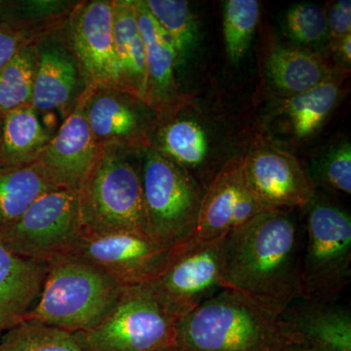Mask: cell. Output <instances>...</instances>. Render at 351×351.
Returning <instances> with one entry per match:
<instances>
[{
	"mask_svg": "<svg viewBox=\"0 0 351 351\" xmlns=\"http://www.w3.org/2000/svg\"><path fill=\"white\" fill-rule=\"evenodd\" d=\"M260 8L257 0H228L223 4V39L230 63L239 64L248 52L260 19Z\"/></svg>",
	"mask_w": 351,
	"mask_h": 351,
	"instance_id": "obj_28",
	"label": "cell"
},
{
	"mask_svg": "<svg viewBox=\"0 0 351 351\" xmlns=\"http://www.w3.org/2000/svg\"><path fill=\"white\" fill-rule=\"evenodd\" d=\"M343 82L339 76L306 93L277 100L269 117L271 131L293 143L313 138L341 101Z\"/></svg>",
	"mask_w": 351,
	"mask_h": 351,
	"instance_id": "obj_20",
	"label": "cell"
},
{
	"mask_svg": "<svg viewBox=\"0 0 351 351\" xmlns=\"http://www.w3.org/2000/svg\"><path fill=\"white\" fill-rule=\"evenodd\" d=\"M223 239L212 242L184 240L173 247L162 271L147 282L161 306L176 319L226 288L223 274Z\"/></svg>",
	"mask_w": 351,
	"mask_h": 351,
	"instance_id": "obj_9",
	"label": "cell"
},
{
	"mask_svg": "<svg viewBox=\"0 0 351 351\" xmlns=\"http://www.w3.org/2000/svg\"><path fill=\"white\" fill-rule=\"evenodd\" d=\"M316 189L350 195L351 193V145L348 140L339 142L314 159L306 169Z\"/></svg>",
	"mask_w": 351,
	"mask_h": 351,
	"instance_id": "obj_31",
	"label": "cell"
},
{
	"mask_svg": "<svg viewBox=\"0 0 351 351\" xmlns=\"http://www.w3.org/2000/svg\"><path fill=\"white\" fill-rule=\"evenodd\" d=\"M140 154L114 145L100 147L77 191L86 234L137 232L149 237L140 163L134 161Z\"/></svg>",
	"mask_w": 351,
	"mask_h": 351,
	"instance_id": "obj_3",
	"label": "cell"
},
{
	"mask_svg": "<svg viewBox=\"0 0 351 351\" xmlns=\"http://www.w3.org/2000/svg\"><path fill=\"white\" fill-rule=\"evenodd\" d=\"M123 287L71 254L60 256L50 261L43 293L25 321L71 334L86 331L107 315Z\"/></svg>",
	"mask_w": 351,
	"mask_h": 351,
	"instance_id": "obj_4",
	"label": "cell"
},
{
	"mask_svg": "<svg viewBox=\"0 0 351 351\" xmlns=\"http://www.w3.org/2000/svg\"><path fill=\"white\" fill-rule=\"evenodd\" d=\"M324 9L329 31V43L351 34L350 0L328 2Z\"/></svg>",
	"mask_w": 351,
	"mask_h": 351,
	"instance_id": "obj_32",
	"label": "cell"
},
{
	"mask_svg": "<svg viewBox=\"0 0 351 351\" xmlns=\"http://www.w3.org/2000/svg\"><path fill=\"white\" fill-rule=\"evenodd\" d=\"M348 73L332 66L320 52L294 45L274 48L265 62L267 82L281 98L306 93Z\"/></svg>",
	"mask_w": 351,
	"mask_h": 351,
	"instance_id": "obj_21",
	"label": "cell"
},
{
	"mask_svg": "<svg viewBox=\"0 0 351 351\" xmlns=\"http://www.w3.org/2000/svg\"><path fill=\"white\" fill-rule=\"evenodd\" d=\"M138 25L145 46L147 85L144 103L156 117L157 126L175 119L191 104L176 80L177 52L165 31L152 17L144 0H135Z\"/></svg>",
	"mask_w": 351,
	"mask_h": 351,
	"instance_id": "obj_15",
	"label": "cell"
},
{
	"mask_svg": "<svg viewBox=\"0 0 351 351\" xmlns=\"http://www.w3.org/2000/svg\"><path fill=\"white\" fill-rule=\"evenodd\" d=\"M302 230L293 210H265L221 241L226 287L280 314L302 298Z\"/></svg>",
	"mask_w": 351,
	"mask_h": 351,
	"instance_id": "obj_1",
	"label": "cell"
},
{
	"mask_svg": "<svg viewBox=\"0 0 351 351\" xmlns=\"http://www.w3.org/2000/svg\"><path fill=\"white\" fill-rule=\"evenodd\" d=\"M160 351H177L175 350L174 348H165V350H160Z\"/></svg>",
	"mask_w": 351,
	"mask_h": 351,
	"instance_id": "obj_37",
	"label": "cell"
},
{
	"mask_svg": "<svg viewBox=\"0 0 351 351\" xmlns=\"http://www.w3.org/2000/svg\"><path fill=\"white\" fill-rule=\"evenodd\" d=\"M176 322L143 283L124 286L98 324L73 335L83 351H160L172 348Z\"/></svg>",
	"mask_w": 351,
	"mask_h": 351,
	"instance_id": "obj_7",
	"label": "cell"
},
{
	"mask_svg": "<svg viewBox=\"0 0 351 351\" xmlns=\"http://www.w3.org/2000/svg\"><path fill=\"white\" fill-rule=\"evenodd\" d=\"M294 343L315 351H351V311L338 300L300 299L280 313Z\"/></svg>",
	"mask_w": 351,
	"mask_h": 351,
	"instance_id": "obj_18",
	"label": "cell"
},
{
	"mask_svg": "<svg viewBox=\"0 0 351 351\" xmlns=\"http://www.w3.org/2000/svg\"><path fill=\"white\" fill-rule=\"evenodd\" d=\"M294 343L280 314L248 295L223 289L177 320V351H281Z\"/></svg>",
	"mask_w": 351,
	"mask_h": 351,
	"instance_id": "obj_2",
	"label": "cell"
},
{
	"mask_svg": "<svg viewBox=\"0 0 351 351\" xmlns=\"http://www.w3.org/2000/svg\"><path fill=\"white\" fill-rule=\"evenodd\" d=\"M55 133L32 106L2 115L0 166H22L38 161Z\"/></svg>",
	"mask_w": 351,
	"mask_h": 351,
	"instance_id": "obj_23",
	"label": "cell"
},
{
	"mask_svg": "<svg viewBox=\"0 0 351 351\" xmlns=\"http://www.w3.org/2000/svg\"><path fill=\"white\" fill-rule=\"evenodd\" d=\"M243 158L247 184L263 210L304 208L317 193L299 159L271 138L258 136Z\"/></svg>",
	"mask_w": 351,
	"mask_h": 351,
	"instance_id": "obj_10",
	"label": "cell"
},
{
	"mask_svg": "<svg viewBox=\"0 0 351 351\" xmlns=\"http://www.w3.org/2000/svg\"><path fill=\"white\" fill-rule=\"evenodd\" d=\"M49 263L22 257L0 242V337L24 322L38 304Z\"/></svg>",
	"mask_w": 351,
	"mask_h": 351,
	"instance_id": "obj_19",
	"label": "cell"
},
{
	"mask_svg": "<svg viewBox=\"0 0 351 351\" xmlns=\"http://www.w3.org/2000/svg\"><path fill=\"white\" fill-rule=\"evenodd\" d=\"M281 351H315L309 350L306 346L298 345V343H290V345L286 346Z\"/></svg>",
	"mask_w": 351,
	"mask_h": 351,
	"instance_id": "obj_35",
	"label": "cell"
},
{
	"mask_svg": "<svg viewBox=\"0 0 351 351\" xmlns=\"http://www.w3.org/2000/svg\"><path fill=\"white\" fill-rule=\"evenodd\" d=\"M112 13L113 41L122 90L144 101L147 85L145 46L135 0H112Z\"/></svg>",
	"mask_w": 351,
	"mask_h": 351,
	"instance_id": "obj_22",
	"label": "cell"
},
{
	"mask_svg": "<svg viewBox=\"0 0 351 351\" xmlns=\"http://www.w3.org/2000/svg\"><path fill=\"white\" fill-rule=\"evenodd\" d=\"M40 38L29 32L0 27V71L21 48Z\"/></svg>",
	"mask_w": 351,
	"mask_h": 351,
	"instance_id": "obj_33",
	"label": "cell"
},
{
	"mask_svg": "<svg viewBox=\"0 0 351 351\" xmlns=\"http://www.w3.org/2000/svg\"><path fill=\"white\" fill-rule=\"evenodd\" d=\"M2 117H0V137H1Z\"/></svg>",
	"mask_w": 351,
	"mask_h": 351,
	"instance_id": "obj_38",
	"label": "cell"
},
{
	"mask_svg": "<svg viewBox=\"0 0 351 351\" xmlns=\"http://www.w3.org/2000/svg\"><path fill=\"white\" fill-rule=\"evenodd\" d=\"M284 27L286 36L297 47L319 52L320 47L329 44L326 12L318 4L306 2L291 7Z\"/></svg>",
	"mask_w": 351,
	"mask_h": 351,
	"instance_id": "obj_30",
	"label": "cell"
},
{
	"mask_svg": "<svg viewBox=\"0 0 351 351\" xmlns=\"http://www.w3.org/2000/svg\"><path fill=\"white\" fill-rule=\"evenodd\" d=\"M58 189L46 177L38 161L22 166H0V237L18 221L32 202Z\"/></svg>",
	"mask_w": 351,
	"mask_h": 351,
	"instance_id": "obj_24",
	"label": "cell"
},
{
	"mask_svg": "<svg viewBox=\"0 0 351 351\" xmlns=\"http://www.w3.org/2000/svg\"><path fill=\"white\" fill-rule=\"evenodd\" d=\"M36 43L21 48L0 71V117L32 106L38 64Z\"/></svg>",
	"mask_w": 351,
	"mask_h": 351,
	"instance_id": "obj_26",
	"label": "cell"
},
{
	"mask_svg": "<svg viewBox=\"0 0 351 351\" xmlns=\"http://www.w3.org/2000/svg\"><path fill=\"white\" fill-rule=\"evenodd\" d=\"M38 64L32 107L38 112L57 110L64 119L75 110L87 84L69 48L63 27L38 39Z\"/></svg>",
	"mask_w": 351,
	"mask_h": 351,
	"instance_id": "obj_16",
	"label": "cell"
},
{
	"mask_svg": "<svg viewBox=\"0 0 351 351\" xmlns=\"http://www.w3.org/2000/svg\"><path fill=\"white\" fill-rule=\"evenodd\" d=\"M152 147L193 175L206 162L209 142L197 121L179 117L156 127Z\"/></svg>",
	"mask_w": 351,
	"mask_h": 351,
	"instance_id": "obj_25",
	"label": "cell"
},
{
	"mask_svg": "<svg viewBox=\"0 0 351 351\" xmlns=\"http://www.w3.org/2000/svg\"><path fill=\"white\" fill-rule=\"evenodd\" d=\"M4 3L5 1H0V27H2V13H3Z\"/></svg>",
	"mask_w": 351,
	"mask_h": 351,
	"instance_id": "obj_36",
	"label": "cell"
},
{
	"mask_svg": "<svg viewBox=\"0 0 351 351\" xmlns=\"http://www.w3.org/2000/svg\"><path fill=\"white\" fill-rule=\"evenodd\" d=\"M172 249L142 233H85L69 254L122 286H131L156 278L167 265Z\"/></svg>",
	"mask_w": 351,
	"mask_h": 351,
	"instance_id": "obj_11",
	"label": "cell"
},
{
	"mask_svg": "<svg viewBox=\"0 0 351 351\" xmlns=\"http://www.w3.org/2000/svg\"><path fill=\"white\" fill-rule=\"evenodd\" d=\"M140 172L149 237L173 248L195 230L204 188L154 147L141 154Z\"/></svg>",
	"mask_w": 351,
	"mask_h": 351,
	"instance_id": "obj_6",
	"label": "cell"
},
{
	"mask_svg": "<svg viewBox=\"0 0 351 351\" xmlns=\"http://www.w3.org/2000/svg\"><path fill=\"white\" fill-rule=\"evenodd\" d=\"M302 228V298L338 300L351 280V216L316 193Z\"/></svg>",
	"mask_w": 351,
	"mask_h": 351,
	"instance_id": "obj_5",
	"label": "cell"
},
{
	"mask_svg": "<svg viewBox=\"0 0 351 351\" xmlns=\"http://www.w3.org/2000/svg\"><path fill=\"white\" fill-rule=\"evenodd\" d=\"M99 154L100 147L88 124L80 98L38 161L56 188L77 193Z\"/></svg>",
	"mask_w": 351,
	"mask_h": 351,
	"instance_id": "obj_17",
	"label": "cell"
},
{
	"mask_svg": "<svg viewBox=\"0 0 351 351\" xmlns=\"http://www.w3.org/2000/svg\"><path fill=\"white\" fill-rule=\"evenodd\" d=\"M0 351H83L71 332L24 321L0 337Z\"/></svg>",
	"mask_w": 351,
	"mask_h": 351,
	"instance_id": "obj_29",
	"label": "cell"
},
{
	"mask_svg": "<svg viewBox=\"0 0 351 351\" xmlns=\"http://www.w3.org/2000/svg\"><path fill=\"white\" fill-rule=\"evenodd\" d=\"M263 211L247 184L243 156L233 157L204 189L195 228L189 239L216 241Z\"/></svg>",
	"mask_w": 351,
	"mask_h": 351,
	"instance_id": "obj_14",
	"label": "cell"
},
{
	"mask_svg": "<svg viewBox=\"0 0 351 351\" xmlns=\"http://www.w3.org/2000/svg\"><path fill=\"white\" fill-rule=\"evenodd\" d=\"M82 101L99 147L114 145L134 152L152 147L157 122L144 101L112 87L87 88Z\"/></svg>",
	"mask_w": 351,
	"mask_h": 351,
	"instance_id": "obj_13",
	"label": "cell"
},
{
	"mask_svg": "<svg viewBox=\"0 0 351 351\" xmlns=\"http://www.w3.org/2000/svg\"><path fill=\"white\" fill-rule=\"evenodd\" d=\"M152 17L169 36L178 64L195 50L199 31L197 19L186 0H144Z\"/></svg>",
	"mask_w": 351,
	"mask_h": 351,
	"instance_id": "obj_27",
	"label": "cell"
},
{
	"mask_svg": "<svg viewBox=\"0 0 351 351\" xmlns=\"http://www.w3.org/2000/svg\"><path fill=\"white\" fill-rule=\"evenodd\" d=\"M63 32L87 88L122 90L113 41L112 0L78 2L64 23Z\"/></svg>",
	"mask_w": 351,
	"mask_h": 351,
	"instance_id": "obj_12",
	"label": "cell"
},
{
	"mask_svg": "<svg viewBox=\"0 0 351 351\" xmlns=\"http://www.w3.org/2000/svg\"><path fill=\"white\" fill-rule=\"evenodd\" d=\"M330 50L337 63V68L350 73L351 66V34L329 43Z\"/></svg>",
	"mask_w": 351,
	"mask_h": 351,
	"instance_id": "obj_34",
	"label": "cell"
},
{
	"mask_svg": "<svg viewBox=\"0 0 351 351\" xmlns=\"http://www.w3.org/2000/svg\"><path fill=\"white\" fill-rule=\"evenodd\" d=\"M84 234L77 193L54 189L36 198L0 242L22 257L49 263L71 253Z\"/></svg>",
	"mask_w": 351,
	"mask_h": 351,
	"instance_id": "obj_8",
	"label": "cell"
}]
</instances>
